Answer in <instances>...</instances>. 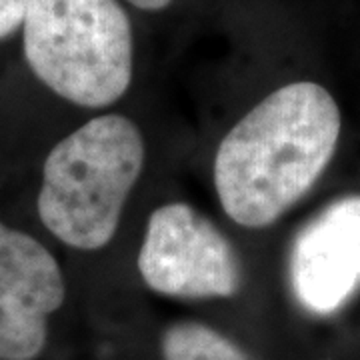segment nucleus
I'll list each match as a JSON object with an SVG mask.
<instances>
[{
  "instance_id": "f257e3e1",
  "label": "nucleus",
  "mask_w": 360,
  "mask_h": 360,
  "mask_svg": "<svg viewBox=\"0 0 360 360\" xmlns=\"http://www.w3.org/2000/svg\"><path fill=\"white\" fill-rule=\"evenodd\" d=\"M340 127L338 104L316 82L270 92L229 130L214 156L224 214L245 229L274 224L330 165Z\"/></svg>"
},
{
  "instance_id": "f03ea898",
  "label": "nucleus",
  "mask_w": 360,
  "mask_h": 360,
  "mask_svg": "<svg viewBox=\"0 0 360 360\" xmlns=\"http://www.w3.org/2000/svg\"><path fill=\"white\" fill-rule=\"evenodd\" d=\"M142 167L144 139L130 118L103 115L84 122L44 160L37 198L44 229L78 250L106 246Z\"/></svg>"
},
{
  "instance_id": "7ed1b4c3",
  "label": "nucleus",
  "mask_w": 360,
  "mask_h": 360,
  "mask_svg": "<svg viewBox=\"0 0 360 360\" xmlns=\"http://www.w3.org/2000/svg\"><path fill=\"white\" fill-rule=\"evenodd\" d=\"M22 40L30 70L68 103L106 108L132 82V26L116 0H32Z\"/></svg>"
},
{
  "instance_id": "20e7f679",
  "label": "nucleus",
  "mask_w": 360,
  "mask_h": 360,
  "mask_svg": "<svg viewBox=\"0 0 360 360\" xmlns=\"http://www.w3.org/2000/svg\"><path fill=\"white\" fill-rule=\"evenodd\" d=\"M139 272L153 292L184 300L232 298L243 286V266L231 240L184 202H170L150 214Z\"/></svg>"
},
{
  "instance_id": "39448f33",
  "label": "nucleus",
  "mask_w": 360,
  "mask_h": 360,
  "mask_svg": "<svg viewBox=\"0 0 360 360\" xmlns=\"http://www.w3.org/2000/svg\"><path fill=\"white\" fill-rule=\"evenodd\" d=\"M66 284L56 258L37 238L0 222V360H34L49 316L63 307Z\"/></svg>"
},
{
  "instance_id": "423d86ee",
  "label": "nucleus",
  "mask_w": 360,
  "mask_h": 360,
  "mask_svg": "<svg viewBox=\"0 0 360 360\" xmlns=\"http://www.w3.org/2000/svg\"><path fill=\"white\" fill-rule=\"evenodd\" d=\"M288 281L302 309L338 310L360 286V194L326 205L295 236Z\"/></svg>"
},
{
  "instance_id": "0eeeda50",
  "label": "nucleus",
  "mask_w": 360,
  "mask_h": 360,
  "mask_svg": "<svg viewBox=\"0 0 360 360\" xmlns=\"http://www.w3.org/2000/svg\"><path fill=\"white\" fill-rule=\"evenodd\" d=\"M162 360H248L226 335L198 321H176L160 335Z\"/></svg>"
},
{
  "instance_id": "6e6552de",
  "label": "nucleus",
  "mask_w": 360,
  "mask_h": 360,
  "mask_svg": "<svg viewBox=\"0 0 360 360\" xmlns=\"http://www.w3.org/2000/svg\"><path fill=\"white\" fill-rule=\"evenodd\" d=\"M32 0H0V40L11 37L18 26L25 25Z\"/></svg>"
},
{
  "instance_id": "1a4fd4ad",
  "label": "nucleus",
  "mask_w": 360,
  "mask_h": 360,
  "mask_svg": "<svg viewBox=\"0 0 360 360\" xmlns=\"http://www.w3.org/2000/svg\"><path fill=\"white\" fill-rule=\"evenodd\" d=\"M132 6L141 8V11H148V13H156V11H165L170 6L172 0H129Z\"/></svg>"
}]
</instances>
